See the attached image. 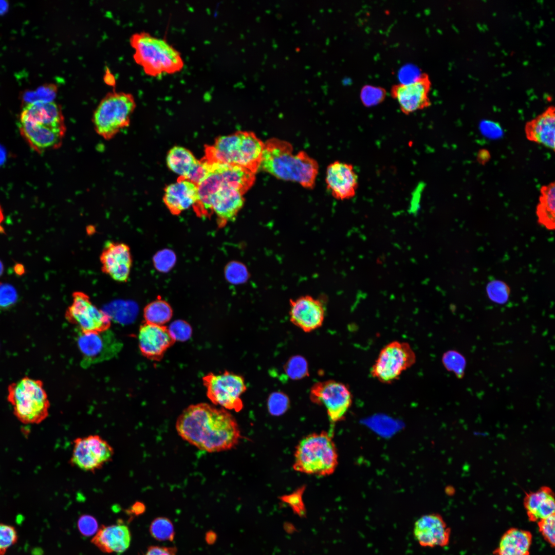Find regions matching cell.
I'll return each mask as SVG.
<instances>
[{
  "mask_svg": "<svg viewBox=\"0 0 555 555\" xmlns=\"http://www.w3.org/2000/svg\"><path fill=\"white\" fill-rule=\"evenodd\" d=\"M275 177L299 183L305 188L315 186L319 165L304 151L293 153L288 142L273 138L264 142L260 168Z\"/></svg>",
  "mask_w": 555,
  "mask_h": 555,
  "instance_id": "3957f363",
  "label": "cell"
},
{
  "mask_svg": "<svg viewBox=\"0 0 555 555\" xmlns=\"http://www.w3.org/2000/svg\"><path fill=\"white\" fill-rule=\"evenodd\" d=\"M264 142L251 132L237 131L218 137L206 145L203 157L212 163L238 166L255 174L260 168Z\"/></svg>",
  "mask_w": 555,
  "mask_h": 555,
  "instance_id": "277c9868",
  "label": "cell"
},
{
  "mask_svg": "<svg viewBox=\"0 0 555 555\" xmlns=\"http://www.w3.org/2000/svg\"><path fill=\"white\" fill-rule=\"evenodd\" d=\"M17 539V531L13 526L0 523V555H4Z\"/></svg>",
  "mask_w": 555,
  "mask_h": 555,
  "instance_id": "e575fe53",
  "label": "cell"
},
{
  "mask_svg": "<svg viewBox=\"0 0 555 555\" xmlns=\"http://www.w3.org/2000/svg\"><path fill=\"white\" fill-rule=\"evenodd\" d=\"M77 345L83 358L82 365L86 367L114 357L122 346L109 329L100 332H80Z\"/></svg>",
  "mask_w": 555,
  "mask_h": 555,
  "instance_id": "9a60e30c",
  "label": "cell"
},
{
  "mask_svg": "<svg viewBox=\"0 0 555 555\" xmlns=\"http://www.w3.org/2000/svg\"><path fill=\"white\" fill-rule=\"evenodd\" d=\"M338 464L337 448L326 431L310 434L296 446L292 467L297 472L326 476L335 472Z\"/></svg>",
  "mask_w": 555,
  "mask_h": 555,
  "instance_id": "8992f818",
  "label": "cell"
},
{
  "mask_svg": "<svg viewBox=\"0 0 555 555\" xmlns=\"http://www.w3.org/2000/svg\"><path fill=\"white\" fill-rule=\"evenodd\" d=\"M168 328L175 341H186L190 339L192 334L191 326L183 320H175Z\"/></svg>",
  "mask_w": 555,
  "mask_h": 555,
  "instance_id": "8d00e7d4",
  "label": "cell"
},
{
  "mask_svg": "<svg viewBox=\"0 0 555 555\" xmlns=\"http://www.w3.org/2000/svg\"><path fill=\"white\" fill-rule=\"evenodd\" d=\"M286 524L287 525V526L284 525V528H285V530L286 531H287L288 532H289V528H291L293 531H295L294 530H295L294 527L292 526L291 524L288 523Z\"/></svg>",
  "mask_w": 555,
  "mask_h": 555,
  "instance_id": "681fc988",
  "label": "cell"
},
{
  "mask_svg": "<svg viewBox=\"0 0 555 555\" xmlns=\"http://www.w3.org/2000/svg\"><path fill=\"white\" fill-rule=\"evenodd\" d=\"M487 291L491 301L501 304L507 302L509 295L506 284L499 281H493L489 283Z\"/></svg>",
  "mask_w": 555,
  "mask_h": 555,
  "instance_id": "d590c367",
  "label": "cell"
},
{
  "mask_svg": "<svg viewBox=\"0 0 555 555\" xmlns=\"http://www.w3.org/2000/svg\"><path fill=\"white\" fill-rule=\"evenodd\" d=\"M197 160L188 149L174 146L168 152L166 162L169 169L178 175L187 179L197 163Z\"/></svg>",
  "mask_w": 555,
  "mask_h": 555,
  "instance_id": "83f0119b",
  "label": "cell"
},
{
  "mask_svg": "<svg viewBox=\"0 0 555 555\" xmlns=\"http://www.w3.org/2000/svg\"><path fill=\"white\" fill-rule=\"evenodd\" d=\"M138 341L141 354L147 359L155 361H160L167 350L176 342L167 326L145 322L140 326Z\"/></svg>",
  "mask_w": 555,
  "mask_h": 555,
  "instance_id": "d6986e66",
  "label": "cell"
},
{
  "mask_svg": "<svg viewBox=\"0 0 555 555\" xmlns=\"http://www.w3.org/2000/svg\"><path fill=\"white\" fill-rule=\"evenodd\" d=\"M289 405V398L283 392H273L268 398V410L272 415L279 416L283 414L287 410Z\"/></svg>",
  "mask_w": 555,
  "mask_h": 555,
  "instance_id": "836d02e7",
  "label": "cell"
},
{
  "mask_svg": "<svg viewBox=\"0 0 555 555\" xmlns=\"http://www.w3.org/2000/svg\"><path fill=\"white\" fill-rule=\"evenodd\" d=\"M175 428L183 440L209 453L231 450L241 438L238 424L228 410L203 402L187 407L177 417Z\"/></svg>",
  "mask_w": 555,
  "mask_h": 555,
  "instance_id": "6da1fadb",
  "label": "cell"
},
{
  "mask_svg": "<svg viewBox=\"0 0 555 555\" xmlns=\"http://www.w3.org/2000/svg\"><path fill=\"white\" fill-rule=\"evenodd\" d=\"M490 156L489 152L486 150H481L478 153L477 160L479 163L484 164L489 160Z\"/></svg>",
  "mask_w": 555,
  "mask_h": 555,
  "instance_id": "bcb514c9",
  "label": "cell"
},
{
  "mask_svg": "<svg viewBox=\"0 0 555 555\" xmlns=\"http://www.w3.org/2000/svg\"><path fill=\"white\" fill-rule=\"evenodd\" d=\"M284 369L288 377L293 380L301 379L309 375L307 361L300 355L290 358L284 365Z\"/></svg>",
  "mask_w": 555,
  "mask_h": 555,
  "instance_id": "1f68e13d",
  "label": "cell"
},
{
  "mask_svg": "<svg viewBox=\"0 0 555 555\" xmlns=\"http://www.w3.org/2000/svg\"><path fill=\"white\" fill-rule=\"evenodd\" d=\"M413 535L423 547H445L449 543L451 530L440 514L430 513L416 521Z\"/></svg>",
  "mask_w": 555,
  "mask_h": 555,
  "instance_id": "ffe728a7",
  "label": "cell"
},
{
  "mask_svg": "<svg viewBox=\"0 0 555 555\" xmlns=\"http://www.w3.org/2000/svg\"><path fill=\"white\" fill-rule=\"evenodd\" d=\"M78 527L80 532L83 535L90 536L97 532L98 525L94 517L84 514L81 516L78 520Z\"/></svg>",
  "mask_w": 555,
  "mask_h": 555,
  "instance_id": "7bdbcfd3",
  "label": "cell"
},
{
  "mask_svg": "<svg viewBox=\"0 0 555 555\" xmlns=\"http://www.w3.org/2000/svg\"><path fill=\"white\" fill-rule=\"evenodd\" d=\"M326 183L333 197L344 200L353 198L358 188V177L352 164L336 161L326 170Z\"/></svg>",
  "mask_w": 555,
  "mask_h": 555,
  "instance_id": "44dd1931",
  "label": "cell"
},
{
  "mask_svg": "<svg viewBox=\"0 0 555 555\" xmlns=\"http://www.w3.org/2000/svg\"><path fill=\"white\" fill-rule=\"evenodd\" d=\"M4 152H3V151L2 150V149H1V148H0V163H1V162L2 161H3V160H4Z\"/></svg>",
  "mask_w": 555,
  "mask_h": 555,
  "instance_id": "816d5d0a",
  "label": "cell"
},
{
  "mask_svg": "<svg viewBox=\"0 0 555 555\" xmlns=\"http://www.w3.org/2000/svg\"><path fill=\"white\" fill-rule=\"evenodd\" d=\"M99 258L102 272L116 282L125 283L128 281L133 258L130 248L127 244L107 241Z\"/></svg>",
  "mask_w": 555,
  "mask_h": 555,
  "instance_id": "e0dca14e",
  "label": "cell"
},
{
  "mask_svg": "<svg viewBox=\"0 0 555 555\" xmlns=\"http://www.w3.org/2000/svg\"><path fill=\"white\" fill-rule=\"evenodd\" d=\"M114 455L113 448L106 440L98 435H89L73 440L70 464L94 473L110 461Z\"/></svg>",
  "mask_w": 555,
  "mask_h": 555,
  "instance_id": "7c38bea8",
  "label": "cell"
},
{
  "mask_svg": "<svg viewBox=\"0 0 555 555\" xmlns=\"http://www.w3.org/2000/svg\"><path fill=\"white\" fill-rule=\"evenodd\" d=\"M524 132L527 140L555 151V113L549 107L526 123Z\"/></svg>",
  "mask_w": 555,
  "mask_h": 555,
  "instance_id": "603a6c76",
  "label": "cell"
},
{
  "mask_svg": "<svg viewBox=\"0 0 555 555\" xmlns=\"http://www.w3.org/2000/svg\"><path fill=\"white\" fill-rule=\"evenodd\" d=\"M130 41L135 62L149 76L174 73L184 66L180 52L164 39L142 31L133 34Z\"/></svg>",
  "mask_w": 555,
  "mask_h": 555,
  "instance_id": "5b68a950",
  "label": "cell"
},
{
  "mask_svg": "<svg viewBox=\"0 0 555 555\" xmlns=\"http://www.w3.org/2000/svg\"><path fill=\"white\" fill-rule=\"evenodd\" d=\"M18 125L29 146L40 154L59 148L66 131L62 108L53 101L26 104Z\"/></svg>",
  "mask_w": 555,
  "mask_h": 555,
  "instance_id": "7a4b0ae2",
  "label": "cell"
},
{
  "mask_svg": "<svg viewBox=\"0 0 555 555\" xmlns=\"http://www.w3.org/2000/svg\"><path fill=\"white\" fill-rule=\"evenodd\" d=\"M539 531L544 539L551 547L555 544V515L554 514L537 522Z\"/></svg>",
  "mask_w": 555,
  "mask_h": 555,
  "instance_id": "f35d334b",
  "label": "cell"
},
{
  "mask_svg": "<svg viewBox=\"0 0 555 555\" xmlns=\"http://www.w3.org/2000/svg\"><path fill=\"white\" fill-rule=\"evenodd\" d=\"M311 401L324 405L333 423L344 418L352 403V395L344 384L334 380L314 383L310 391Z\"/></svg>",
  "mask_w": 555,
  "mask_h": 555,
  "instance_id": "5bb4252c",
  "label": "cell"
},
{
  "mask_svg": "<svg viewBox=\"0 0 555 555\" xmlns=\"http://www.w3.org/2000/svg\"><path fill=\"white\" fill-rule=\"evenodd\" d=\"M72 298L65 317L68 322L78 327L80 332H100L109 329L110 317L96 307L86 293L75 291Z\"/></svg>",
  "mask_w": 555,
  "mask_h": 555,
  "instance_id": "4fadbf2b",
  "label": "cell"
},
{
  "mask_svg": "<svg viewBox=\"0 0 555 555\" xmlns=\"http://www.w3.org/2000/svg\"><path fill=\"white\" fill-rule=\"evenodd\" d=\"M442 362L445 368L454 373L458 378L464 377L466 360L461 354L455 350H449L443 354Z\"/></svg>",
  "mask_w": 555,
  "mask_h": 555,
  "instance_id": "f546056e",
  "label": "cell"
},
{
  "mask_svg": "<svg viewBox=\"0 0 555 555\" xmlns=\"http://www.w3.org/2000/svg\"><path fill=\"white\" fill-rule=\"evenodd\" d=\"M7 400L18 421L25 424H38L49 415L50 402L43 382L25 377L8 387Z\"/></svg>",
  "mask_w": 555,
  "mask_h": 555,
  "instance_id": "52a82bcc",
  "label": "cell"
},
{
  "mask_svg": "<svg viewBox=\"0 0 555 555\" xmlns=\"http://www.w3.org/2000/svg\"><path fill=\"white\" fill-rule=\"evenodd\" d=\"M14 270L15 272L19 275H21L25 273L24 267L21 264H15L14 267Z\"/></svg>",
  "mask_w": 555,
  "mask_h": 555,
  "instance_id": "7dc6e473",
  "label": "cell"
},
{
  "mask_svg": "<svg viewBox=\"0 0 555 555\" xmlns=\"http://www.w3.org/2000/svg\"><path fill=\"white\" fill-rule=\"evenodd\" d=\"M208 210L214 214L219 225L233 221L243 208L244 194L224 173L221 165H216L209 181Z\"/></svg>",
  "mask_w": 555,
  "mask_h": 555,
  "instance_id": "9c48e42d",
  "label": "cell"
},
{
  "mask_svg": "<svg viewBox=\"0 0 555 555\" xmlns=\"http://www.w3.org/2000/svg\"><path fill=\"white\" fill-rule=\"evenodd\" d=\"M136 106L135 98L131 94L115 91L107 93L92 115L96 132L105 140L113 139L129 126Z\"/></svg>",
  "mask_w": 555,
  "mask_h": 555,
  "instance_id": "ba28073f",
  "label": "cell"
},
{
  "mask_svg": "<svg viewBox=\"0 0 555 555\" xmlns=\"http://www.w3.org/2000/svg\"><path fill=\"white\" fill-rule=\"evenodd\" d=\"M4 265L2 261L0 260V276H1L4 272Z\"/></svg>",
  "mask_w": 555,
  "mask_h": 555,
  "instance_id": "f907efd6",
  "label": "cell"
},
{
  "mask_svg": "<svg viewBox=\"0 0 555 555\" xmlns=\"http://www.w3.org/2000/svg\"><path fill=\"white\" fill-rule=\"evenodd\" d=\"M415 362V354L408 343L393 341L381 350L371 373L381 382L391 383Z\"/></svg>",
  "mask_w": 555,
  "mask_h": 555,
  "instance_id": "8fae6325",
  "label": "cell"
},
{
  "mask_svg": "<svg viewBox=\"0 0 555 555\" xmlns=\"http://www.w3.org/2000/svg\"><path fill=\"white\" fill-rule=\"evenodd\" d=\"M386 96L385 90L381 87L365 85L360 92V98L366 107L376 105L382 102Z\"/></svg>",
  "mask_w": 555,
  "mask_h": 555,
  "instance_id": "d6a6232c",
  "label": "cell"
},
{
  "mask_svg": "<svg viewBox=\"0 0 555 555\" xmlns=\"http://www.w3.org/2000/svg\"><path fill=\"white\" fill-rule=\"evenodd\" d=\"M225 273L227 279L233 284L243 283L248 278L246 268L237 262L229 264L226 267Z\"/></svg>",
  "mask_w": 555,
  "mask_h": 555,
  "instance_id": "60d3db41",
  "label": "cell"
},
{
  "mask_svg": "<svg viewBox=\"0 0 555 555\" xmlns=\"http://www.w3.org/2000/svg\"><path fill=\"white\" fill-rule=\"evenodd\" d=\"M202 381L207 396L214 405L236 412L242 410L240 396L246 391L247 386L242 376L227 371L219 374L209 373Z\"/></svg>",
  "mask_w": 555,
  "mask_h": 555,
  "instance_id": "30bf717a",
  "label": "cell"
},
{
  "mask_svg": "<svg viewBox=\"0 0 555 555\" xmlns=\"http://www.w3.org/2000/svg\"><path fill=\"white\" fill-rule=\"evenodd\" d=\"M524 505L529 520L533 522L555 514L553 493L548 487L530 492L526 494Z\"/></svg>",
  "mask_w": 555,
  "mask_h": 555,
  "instance_id": "d4e9b609",
  "label": "cell"
},
{
  "mask_svg": "<svg viewBox=\"0 0 555 555\" xmlns=\"http://www.w3.org/2000/svg\"><path fill=\"white\" fill-rule=\"evenodd\" d=\"M150 531L152 536L159 541H172L175 535L172 522L164 517L154 520L150 525Z\"/></svg>",
  "mask_w": 555,
  "mask_h": 555,
  "instance_id": "4dcf8cb0",
  "label": "cell"
},
{
  "mask_svg": "<svg viewBox=\"0 0 555 555\" xmlns=\"http://www.w3.org/2000/svg\"><path fill=\"white\" fill-rule=\"evenodd\" d=\"M291 322L306 332L321 326L325 317L323 303L309 295L289 300Z\"/></svg>",
  "mask_w": 555,
  "mask_h": 555,
  "instance_id": "ac0fdd59",
  "label": "cell"
},
{
  "mask_svg": "<svg viewBox=\"0 0 555 555\" xmlns=\"http://www.w3.org/2000/svg\"><path fill=\"white\" fill-rule=\"evenodd\" d=\"M538 222L548 230L554 229L555 183L554 181L542 186L540 189L539 202L536 207Z\"/></svg>",
  "mask_w": 555,
  "mask_h": 555,
  "instance_id": "4316f807",
  "label": "cell"
},
{
  "mask_svg": "<svg viewBox=\"0 0 555 555\" xmlns=\"http://www.w3.org/2000/svg\"><path fill=\"white\" fill-rule=\"evenodd\" d=\"M175 547L152 546L148 548L144 555H176Z\"/></svg>",
  "mask_w": 555,
  "mask_h": 555,
  "instance_id": "ee69618b",
  "label": "cell"
},
{
  "mask_svg": "<svg viewBox=\"0 0 555 555\" xmlns=\"http://www.w3.org/2000/svg\"><path fill=\"white\" fill-rule=\"evenodd\" d=\"M176 261V256L173 251L163 250L158 252L153 257L155 268L161 272L170 270Z\"/></svg>",
  "mask_w": 555,
  "mask_h": 555,
  "instance_id": "b9f144b4",
  "label": "cell"
},
{
  "mask_svg": "<svg viewBox=\"0 0 555 555\" xmlns=\"http://www.w3.org/2000/svg\"><path fill=\"white\" fill-rule=\"evenodd\" d=\"M18 298L16 289L11 284L0 283V309H8L15 304Z\"/></svg>",
  "mask_w": 555,
  "mask_h": 555,
  "instance_id": "74e56055",
  "label": "cell"
},
{
  "mask_svg": "<svg viewBox=\"0 0 555 555\" xmlns=\"http://www.w3.org/2000/svg\"><path fill=\"white\" fill-rule=\"evenodd\" d=\"M302 490H299L292 494L281 497V499L287 504L293 512L300 517H305L306 510L302 499Z\"/></svg>",
  "mask_w": 555,
  "mask_h": 555,
  "instance_id": "ab89813d",
  "label": "cell"
},
{
  "mask_svg": "<svg viewBox=\"0 0 555 555\" xmlns=\"http://www.w3.org/2000/svg\"><path fill=\"white\" fill-rule=\"evenodd\" d=\"M532 543L531 533L526 530L511 528L502 536L494 551L495 555H529Z\"/></svg>",
  "mask_w": 555,
  "mask_h": 555,
  "instance_id": "484cf974",
  "label": "cell"
},
{
  "mask_svg": "<svg viewBox=\"0 0 555 555\" xmlns=\"http://www.w3.org/2000/svg\"><path fill=\"white\" fill-rule=\"evenodd\" d=\"M173 316V310L168 302L162 299L156 300L146 305L143 309L144 322L164 325Z\"/></svg>",
  "mask_w": 555,
  "mask_h": 555,
  "instance_id": "f1b7e54d",
  "label": "cell"
},
{
  "mask_svg": "<svg viewBox=\"0 0 555 555\" xmlns=\"http://www.w3.org/2000/svg\"><path fill=\"white\" fill-rule=\"evenodd\" d=\"M198 199V187L191 181L181 177L164 189L163 200L170 212L178 215L194 207Z\"/></svg>",
  "mask_w": 555,
  "mask_h": 555,
  "instance_id": "7402d4cb",
  "label": "cell"
},
{
  "mask_svg": "<svg viewBox=\"0 0 555 555\" xmlns=\"http://www.w3.org/2000/svg\"><path fill=\"white\" fill-rule=\"evenodd\" d=\"M131 511L132 513L135 515L142 514L145 511V506L142 503L139 502H135L132 506Z\"/></svg>",
  "mask_w": 555,
  "mask_h": 555,
  "instance_id": "f6af8a7d",
  "label": "cell"
},
{
  "mask_svg": "<svg viewBox=\"0 0 555 555\" xmlns=\"http://www.w3.org/2000/svg\"><path fill=\"white\" fill-rule=\"evenodd\" d=\"M431 84L429 75L422 72L410 82L393 85L391 95L398 103L400 110L405 115H410L431 106L429 94Z\"/></svg>",
  "mask_w": 555,
  "mask_h": 555,
  "instance_id": "2e32d148",
  "label": "cell"
},
{
  "mask_svg": "<svg viewBox=\"0 0 555 555\" xmlns=\"http://www.w3.org/2000/svg\"><path fill=\"white\" fill-rule=\"evenodd\" d=\"M131 540V534L128 527L118 523L102 526L91 542L104 552L121 553L128 548Z\"/></svg>",
  "mask_w": 555,
  "mask_h": 555,
  "instance_id": "cb8c5ba5",
  "label": "cell"
},
{
  "mask_svg": "<svg viewBox=\"0 0 555 555\" xmlns=\"http://www.w3.org/2000/svg\"><path fill=\"white\" fill-rule=\"evenodd\" d=\"M4 213H3V209H2V207H1V206L0 205V233H4V232H5L4 229L3 228V227L2 226V224L4 221Z\"/></svg>",
  "mask_w": 555,
  "mask_h": 555,
  "instance_id": "c3c4849f",
  "label": "cell"
}]
</instances>
